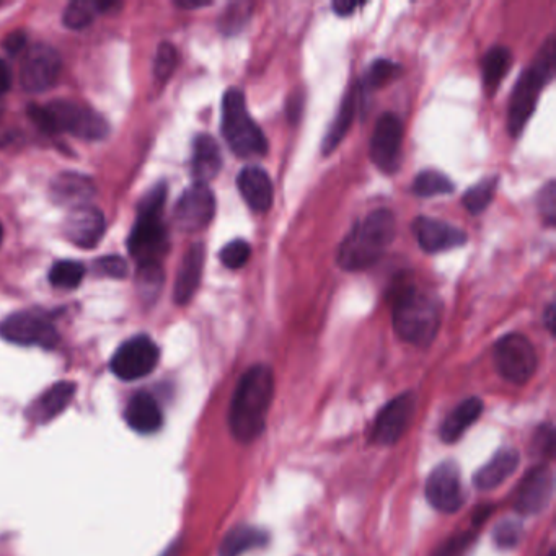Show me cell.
<instances>
[{"label": "cell", "instance_id": "3957f363", "mask_svg": "<svg viewBox=\"0 0 556 556\" xmlns=\"http://www.w3.org/2000/svg\"><path fill=\"white\" fill-rule=\"evenodd\" d=\"M441 327V302L431 292L405 286L393 299V328L410 345L426 348Z\"/></svg>", "mask_w": 556, "mask_h": 556}, {"label": "cell", "instance_id": "484cf974", "mask_svg": "<svg viewBox=\"0 0 556 556\" xmlns=\"http://www.w3.org/2000/svg\"><path fill=\"white\" fill-rule=\"evenodd\" d=\"M483 413L481 398L470 397L460 405L455 406L441 426V439L446 444H454L464 436L470 426L480 418Z\"/></svg>", "mask_w": 556, "mask_h": 556}, {"label": "cell", "instance_id": "277c9868", "mask_svg": "<svg viewBox=\"0 0 556 556\" xmlns=\"http://www.w3.org/2000/svg\"><path fill=\"white\" fill-rule=\"evenodd\" d=\"M556 40L550 36L532 64L517 80L509 103L508 129L512 137L521 136L530 116L534 115L540 93L555 77Z\"/></svg>", "mask_w": 556, "mask_h": 556}, {"label": "cell", "instance_id": "7c38bea8", "mask_svg": "<svg viewBox=\"0 0 556 556\" xmlns=\"http://www.w3.org/2000/svg\"><path fill=\"white\" fill-rule=\"evenodd\" d=\"M415 393L406 392L393 398L380 410L372 426L371 442L377 446H393L402 439L415 416Z\"/></svg>", "mask_w": 556, "mask_h": 556}, {"label": "cell", "instance_id": "7bdbcfd3", "mask_svg": "<svg viewBox=\"0 0 556 556\" xmlns=\"http://www.w3.org/2000/svg\"><path fill=\"white\" fill-rule=\"evenodd\" d=\"M27 46V35L23 31H14L4 40V49L10 56L20 53Z\"/></svg>", "mask_w": 556, "mask_h": 556}, {"label": "cell", "instance_id": "f546056e", "mask_svg": "<svg viewBox=\"0 0 556 556\" xmlns=\"http://www.w3.org/2000/svg\"><path fill=\"white\" fill-rule=\"evenodd\" d=\"M400 72H402V66L397 62L390 61V59H377L362 79L361 89L358 90L359 97L389 85L400 76Z\"/></svg>", "mask_w": 556, "mask_h": 556}, {"label": "cell", "instance_id": "2e32d148", "mask_svg": "<svg viewBox=\"0 0 556 556\" xmlns=\"http://www.w3.org/2000/svg\"><path fill=\"white\" fill-rule=\"evenodd\" d=\"M553 496V473L547 464L530 468L517 485L512 508L522 516H535L547 508Z\"/></svg>", "mask_w": 556, "mask_h": 556}, {"label": "cell", "instance_id": "5b68a950", "mask_svg": "<svg viewBox=\"0 0 556 556\" xmlns=\"http://www.w3.org/2000/svg\"><path fill=\"white\" fill-rule=\"evenodd\" d=\"M167 185H155L139 203L136 224L129 234V253L136 258L139 265L160 263L168 250V235L162 222Z\"/></svg>", "mask_w": 556, "mask_h": 556}, {"label": "cell", "instance_id": "f35d334b", "mask_svg": "<svg viewBox=\"0 0 556 556\" xmlns=\"http://www.w3.org/2000/svg\"><path fill=\"white\" fill-rule=\"evenodd\" d=\"M93 271L105 278L124 279L128 276V263L118 255L102 256L95 261Z\"/></svg>", "mask_w": 556, "mask_h": 556}, {"label": "cell", "instance_id": "681fc988", "mask_svg": "<svg viewBox=\"0 0 556 556\" xmlns=\"http://www.w3.org/2000/svg\"><path fill=\"white\" fill-rule=\"evenodd\" d=\"M2 239H4V230H2V226H0V245H2Z\"/></svg>", "mask_w": 556, "mask_h": 556}, {"label": "cell", "instance_id": "9c48e42d", "mask_svg": "<svg viewBox=\"0 0 556 556\" xmlns=\"http://www.w3.org/2000/svg\"><path fill=\"white\" fill-rule=\"evenodd\" d=\"M159 359V346L149 336H134L116 349L110 362L111 372L126 382L139 380L154 371Z\"/></svg>", "mask_w": 556, "mask_h": 556}, {"label": "cell", "instance_id": "74e56055", "mask_svg": "<svg viewBox=\"0 0 556 556\" xmlns=\"http://www.w3.org/2000/svg\"><path fill=\"white\" fill-rule=\"evenodd\" d=\"M253 4L240 2V4L229 5L226 14L222 15L221 28L227 35H234L245 27L248 18L252 17Z\"/></svg>", "mask_w": 556, "mask_h": 556}, {"label": "cell", "instance_id": "836d02e7", "mask_svg": "<svg viewBox=\"0 0 556 556\" xmlns=\"http://www.w3.org/2000/svg\"><path fill=\"white\" fill-rule=\"evenodd\" d=\"M85 266L79 261L62 260L49 271V283L59 289H76L84 281Z\"/></svg>", "mask_w": 556, "mask_h": 556}, {"label": "cell", "instance_id": "ac0fdd59", "mask_svg": "<svg viewBox=\"0 0 556 556\" xmlns=\"http://www.w3.org/2000/svg\"><path fill=\"white\" fill-rule=\"evenodd\" d=\"M416 240L426 253H441L452 248L462 247L468 237L464 230L451 226L433 217H418L413 222Z\"/></svg>", "mask_w": 556, "mask_h": 556}, {"label": "cell", "instance_id": "b9f144b4", "mask_svg": "<svg viewBox=\"0 0 556 556\" xmlns=\"http://www.w3.org/2000/svg\"><path fill=\"white\" fill-rule=\"evenodd\" d=\"M475 535L462 534L459 537L449 540L446 545H442L434 556H462L467 552L468 547L472 545Z\"/></svg>", "mask_w": 556, "mask_h": 556}, {"label": "cell", "instance_id": "52a82bcc", "mask_svg": "<svg viewBox=\"0 0 556 556\" xmlns=\"http://www.w3.org/2000/svg\"><path fill=\"white\" fill-rule=\"evenodd\" d=\"M222 136L230 151L240 159L263 157L268 141L260 126L253 121L242 90L229 89L222 100Z\"/></svg>", "mask_w": 556, "mask_h": 556}, {"label": "cell", "instance_id": "8992f818", "mask_svg": "<svg viewBox=\"0 0 556 556\" xmlns=\"http://www.w3.org/2000/svg\"><path fill=\"white\" fill-rule=\"evenodd\" d=\"M30 118L45 133H67L84 141H102L110 129L100 113L71 100L31 106Z\"/></svg>", "mask_w": 556, "mask_h": 556}, {"label": "cell", "instance_id": "d6986e66", "mask_svg": "<svg viewBox=\"0 0 556 556\" xmlns=\"http://www.w3.org/2000/svg\"><path fill=\"white\" fill-rule=\"evenodd\" d=\"M204 260H206V250L203 243L191 245L190 250L183 256L177 281H175V292H173L178 305L188 304L195 297L203 278Z\"/></svg>", "mask_w": 556, "mask_h": 556}, {"label": "cell", "instance_id": "9a60e30c", "mask_svg": "<svg viewBox=\"0 0 556 556\" xmlns=\"http://www.w3.org/2000/svg\"><path fill=\"white\" fill-rule=\"evenodd\" d=\"M429 504L437 511L454 514L464 504V486L460 470L454 462L437 465L424 486Z\"/></svg>", "mask_w": 556, "mask_h": 556}, {"label": "cell", "instance_id": "ab89813d", "mask_svg": "<svg viewBox=\"0 0 556 556\" xmlns=\"http://www.w3.org/2000/svg\"><path fill=\"white\" fill-rule=\"evenodd\" d=\"M522 537L521 522L504 521L496 527L495 542L499 548H514Z\"/></svg>", "mask_w": 556, "mask_h": 556}, {"label": "cell", "instance_id": "603a6c76", "mask_svg": "<svg viewBox=\"0 0 556 556\" xmlns=\"http://www.w3.org/2000/svg\"><path fill=\"white\" fill-rule=\"evenodd\" d=\"M521 455L512 447L499 449L490 462H486L483 467L473 475V485L478 490H495L501 483L508 480L512 473L519 467Z\"/></svg>", "mask_w": 556, "mask_h": 556}, {"label": "cell", "instance_id": "4dcf8cb0", "mask_svg": "<svg viewBox=\"0 0 556 556\" xmlns=\"http://www.w3.org/2000/svg\"><path fill=\"white\" fill-rule=\"evenodd\" d=\"M454 190L455 186L451 178L437 170H424L418 173L413 181V193L420 198L449 195Z\"/></svg>", "mask_w": 556, "mask_h": 556}, {"label": "cell", "instance_id": "e575fe53", "mask_svg": "<svg viewBox=\"0 0 556 556\" xmlns=\"http://www.w3.org/2000/svg\"><path fill=\"white\" fill-rule=\"evenodd\" d=\"M97 12V4L76 0L67 5L64 15H62V22L71 30H84L95 20Z\"/></svg>", "mask_w": 556, "mask_h": 556}, {"label": "cell", "instance_id": "7dc6e473", "mask_svg": "<svg viewBox=\"0 0 556 556\" xmlns=\"http://www.w3.org/2000/svg\"><path fill=\"white\" fill-rule=\"evenodd\" d=\"M543 322H545V327L548 328L550 333L555 331V304H548L545 314H543Z\"/></svg>", "mask_w": 556, "mask_h": 556}, {"label": "cell", "instance_id": "4fadbf2b", "mask_svg": "<svg viewBox=\"0 0 556 556\" xmlns=\"http://www.w3.org/2000/svg\"><path fill=\"white\" fill-rule=\"evenodd\" d=\"M403 124L395 113L377 120L371 137V159L385 173L397 172L402 164Z\"/></svg>", "mask_w": 556, "mask_h": 556}, {"label": "cell", "instance_id": "e0dca14e", "mask_svg": "<svg viewBox=\"0 0 556 556\" xmlns=\"http://www.w3.org/2000/svg\"><path fill=\"white\" fill-rule=\"evenodd\" d=\"M106 221L102 211L92 206L71 209L64 222V235L69 242L77 247H97L105 235Z\"/></svg>", "mask_w": 556, "mask_h": 556}, {"label": "cell", "instance_id": "d590c367", "mask_svg": "<svg viewBox=\"0 0 556 556\" xmlns=\"http://www.w3.org/2000/svg\"><path fill=\"white\" fill-rule=\"evenodd\" d=\"M178 53L175 46L162 43L157 49L154 61V79L157 84H165L177 69Z\"/></svg>", "mask_w": 556, "mask_h": 556}, {"label": "cell", "instance_id": "ffe728a7", "mask_svg": "<svg viewBox=\"0 0 556 556\" xmlns=\"http://www.w3.org/2000/svg\"><path fill=\"white\" fill-rule=\"evenodd\" d=\"M240 195L255 212L270 211L274 188L268 173L260 167H245L237 177Z\"/></svg>", "mask_w": 556, "mask_h": 556}, {"label": "cell", "instance_id": "ee69618b", "mask_svg": "<svg viewBox=\"0 0 556 556\" xmlns=\"http://www.w3.org/2000/svg\"><path fill=\"white\" fill-rule=\"evenodd\" d=\"M537 437L539 442V452L542 455H552L555 449V433H553L552 426H543L540 429V434Z\"/></svg>", "mask_w": 556, "mask_h": 556}, {"label": "cell", "instance_id": "cb8c5ba5", "mask_svg": "<svg viewBox=\"0 0 556 556\" xmlns=\"http://www.w3.org/2000/svg\"><path fill=\"white\" fill-rule=\"evenodd\" d=\"M222 168V154L214 137L209 134H199L193 142L191 155V172L195 183L208 185L209 181L219 175Z\"/></svg>", "mask_w": 556, "mask_h": 556}, {"label": "cell", "instance_id": "7a4b0ae2", "mask_svg": "<svg viewBox=\"0 0 556 556\" xmlns=\"http://www.w3.org/2000/svg\"><path fill=\"white\" fill-rule=\"evenodd\" d=\"M397 235V219L389 209H377L359 221L341 242L336 263L341 270L356 273L376 265Z\"/></svg>", "mask_w": 556, "mask_h": 556}, {"label": "cell", "instance_id": "8fae6325", "mask_svg": "<svg viewBox=\"0 0 556 556\" xmlns=\"http://www.w3.org/2000/svg\"><path fill=\"white\" fill-rule=\"evenodd\" d=\"M216 214V198L209 185L195 183L180 196L173 221L181 232L195 234L211 224Z\"/></svg>", "mask_w": 556, "mask_h": 556}, {"label": "cell", "instance_id": "60d3db41", "mask_svg": "<svg viewBox=\"0 0 556 556\" xmlns=\"http://www.w3.org/2000/svg\"><path fill=\"white\" fill-rule=\"evenodd\" d=\"M537 204H539V211L540 214H542L545 224H547V226H553L556 219L555 181H550L547 186H543L542 191H540L539 199H537Z\"/></svg>", "mask_w": 556, "mask_h": 556}, {"label": "cell", "instance_id": "83f0119b", "mask_svg": "<svg viewBox=\"0 0 556 556\" xmlns=\"http://www.w3.org/2000/svg\"><path fill=\"white\" fill-rule=\"evenodd\" d=\"M359 105V92L358 89H351L346 93L345 100L341 103L340 111L336 115L335 121L328 129L327 136L323 139L322 151L323 155L331 154L335 151L336 147L340 146L343 137L348 133V129L353 124L354 116Z\"/></svg>", "mask_w": 556, "mask_h": 556}, {"label": "cell", "instance_id": "1f68e13d", "mask_svg": "<svg viewBox=\"0 0 556 556\" xmlns=\"http://www.w3.org/2000/svg\"><path fill=\"white\" fill-rule=\"evenodd\" d=\"M164 281V268H162L160 263H144V265H139L136 284L137 291H139L144 301H155L159 297L162 287H164Z\"/></svg>", "mask_w": 556, "mask_h": 556}, {"label": "cell", "instance_id": "f6af8a7d", "mask_svg": "<svg viewBox=\"0 0 556 556\" xmlns=\"http://www.w3.org/2000/svg\"><path fill=\"white\" fill-rule=\"evenodd\" d=\"M10 85H12V72H10L9 66L5 64V61L0 59V98L9 92Z\"/></svg>", "mask_w": 556, "mask_h": 556}, {"label": "cell", "instance_id": "44dd1931", "mask_svg": "<svg viewBox=\"0 0 556 556\" xmlns=\"http://www.w3.org/2000/svg\"><path fill=\"white\" fill-rule=\"evenodd\" d=\"M95 195V185L89 177L80 173L66 172L54 178L51 183V196L54 203L76 209L89 206Z\"/></svg>", "mask_w": 556, "mask_h": 556}, {"label": "cell", "instance_id": "bcb514c9", "mask_svg": "<svg viewBox=\"0 0 556 556\" xmlns=\"http://www.w3.org/2000/svg\"><path fill=\"white\" fill-rule=\"evenodd\" d=\"M359 7H361V4H358V2H348V0H338L333 4L335 14L340 15V17L353 15L354 10L359 9Z\"/></svg>", "mask_w": 556, "mask_h": 556}, {"label": "cell", "instance_id": "f1b7e54d", "mask_svg": "<svg viewBox=\"0 0 556 556\" xmlns=\"http://www.w3.org/2000/svg\"><path fill=\"white\" fill-rule=\"evenodd\" d=\"M512 67V53L504 46H495L486 53L481 61V72H483V82H485L486 92L495 95L499 84Z\"/></svg>", "mask_w": 556, "mask_h": 556}, {"label": "cell", "instance_id": "d6a6232c", "mask_svg": "<svg viewBox=\"0 0 556 556\" xmlns=\"http://www.w3.org/2000/svg\"><path fill=\"white\" fill-rule=\"evenodd\" d=\"M496 188H498V177L485 178L478 181L477 185L468 188L465 191L462 203L472 216H478L481 212L490 206L491 201L495 198Z\"/></svg>", "mask_w": 556, "mask_h": 556}, {"label": "cell", "instance_id": "7402d4cb", "mask_svg": "<svg viewBox=\"0 0 556 556\" xmlns=\"http://www.w3.org/2000/svg\"><path fill=\"white\" fill-rule=\"evenodd\" d=\"M124 418L128 421L129 428L139 434H154L162 428L164 415L159 403L151 393L139 392L129 400Z\"/></svg>", "mask_w": 556, "mask_h": 556}, {"label": "cell", "instance_id": "6da1fadb", "mask_svg": "<svg viewBox=\"0 0 556 556\" xmlns=\"http://www.w3.org/2000/svg\"><path fill=\"white\" fill-rule=\"evenodd\" d=\"M274 397V374L270 366L256 364L240 379L230 403L229 428L243 444L253 442L265 431Z\"/></svg>", "mask_w": 556, "mask_h": 556}, {"label": "cell", "instance_id": "d4e9b609", "mask_svg": "<svg viewBox=\"0 0 556 556\" xmlns=\"http://www.w3.org/2000/svg\"><path fill=\"white\" fill-rule=\"evenodd\" d=\"M76 395V384L72 382H58L51 385L38 400L31 406V416L38 423H48L66 410Z\"/></svg>", "mask_w": 556, "mask_h": 556}, {"label": "cell", "instance_id": "c3c4849f", "mask_svg": "<svg viewBox=\"0 0 556 556\" xmlns=\"http://www.w3.org/2000/svg\"><path fill=\"white\" fill-rule=\"evenodd\" d=\"M212 2H177V7L183 10H196L204 9V7H209Z\"/></svg>", "mask_w": 556, "mask_h": 556}, {"label": "cell", "instance_id": "8d00e7d4", "mask_svg": "<svg viewBox=\"0 0 556 556\" xmlns=\"http://www.w3.org/2000/svg\"><path fill=\"white\" fill-rule=\"evenodd\" d=\"M250 256H252V247L247 240L242 239H235L227 243L219 253L222 265L229 270H240L247 265Z\"/></svg>", "mask_w": 556, "mask_h": 556}, {"label": "cell", "instance_id": "4316f807", "mask_svg": "<svg viewBox=\"0 0 556 556\" xmlns=\"http://www.w3.org/2000/svg\"><path fill=\"white\" fill-rule=\"evenodd\" d=\"M268 540L270 535L266 530L252 526L235 527L222 540L219 556H240L255 548L266 547Z\"/></svg>", "mask_w": 556, "mask_h": 556}, {"label": "cell", "instance_id": "ba28073f", "mask_svg": "<svg viewBox=\"0 0 556 556\" xmlns=\"http://www.w3.org/2000/svg\"><path fill=\"white\" fill-rule=\"evenodd\" d=\"M537 364L534 345L521 333H509L495 345L496 369L511 384H527L537 371Z\"/></svg>", "mask_w": 556, "mask_h": 556}, {"label": "cell", "instance_id": "5bb4252c", "mask_svg": "<svg viewBox=\"0 0 556 556\" xmlns=\"http://www.w3.org/2000/svg\"><path fill=\"white\" fill-rule=\"evenodd\" d=\"M59 72L61 58L51 46H31L20 67V84L28 93L46 92L56 84Z\"/></svg>", "mask_w": 556, "mask_h": 556}, {"label": "cell", "instance_id": "30bf717a", "mask_svg": "<svg viewBox=\"0 0 556 556\" xmlns=\"http://www.w3.org/2000/svg\"><path fill=\"white\" fill-rule=\"evenodd\" d=\"M0 335L5 341L18 346H41L51 349L58 345V331L48 317L33 312L9 315L0 325Z\"/></svg>", "mask_w": 556, "mask_h": 556}]
</instances>
